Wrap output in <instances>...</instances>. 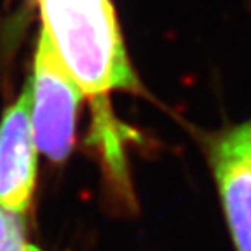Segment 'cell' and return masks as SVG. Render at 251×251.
Listing matches in <instances>:
<instances>
[{"label":"cell","instance_id":"cell-3","mask_svg":"<svg viewBox=\"0 0 251 251\" xmlns=\"http://www.w3.org/2000/svg\"><path fill=\"white\" fill-rule=\"evenodd\" d=\"M37 147L31 129V80L0 122V208L23 215L35 187Z\"/></svg>","mask_w":251,"mask_h":251},{"label":"cell","instance_id":"cell-6","mask_svg":"<svg viewBox=\"0 0 251 251\" xmlns=\"http://www.w3.org/2000/svg\"><path fill=\"white\" fill-rule=\"evenodd\" d=\"M23 251H40V250H39V248H35V246H31V244H25Z\"/></svg>","mask_w":251,"mask_h":251},{"label":"cell","instance_id":"cell-4","mask_svg":"<svg viewBox=\"0 0 251 251\" xmlns=\"http://www.w3.org/2000/svg\"><path fill=\"white\" fill-rule=\"evenodd\" d=\"M211 168L237 251H251V122L211 143Z\"/></svg>","mask_w":251,"mask_h":251},{"label":"cell","instance_id":"cell-1","mask_svg":"<svg viewBox=\"0 0 251 251\" xmlns=\"http://www.w3.org/2000/svg\"><path fill=\"white\" fill-rule=\"evenodd\" d=\"M42 26L82 94L138 91L110 0H39Z\"/></svg>","mask_w":251,"mask_h":251},{"label":"cell","instance_id":"cell-2","mask_svg":"<svg viewBox=\"0 0 251 251\" xmlns=\"http://www.w3.org/2000/svg\"><path fill=\"white\" fill-rule=\"evenodd\" d=\"M31 80V129L39 152L63 162L72 152L82 91L42 26Z\"/></svg>","mask_w":251,"mask_h":251},{"label":"cell","instance_id":"cell-5","mask_svg":"<svg viewBox=\"0 0 251 251\" xmlns=\"http://www.w3.org/2000/svg\"><path fill=\"white\" fill-rule=\"evenodd\" d=\"M14 216L11 215V213L7 211H2V208H0V243L4 241V237L7 235V232L11 230L12 224H14Z\"/></svg>","mask_w":251,"mask_h":251}]
</instances>
